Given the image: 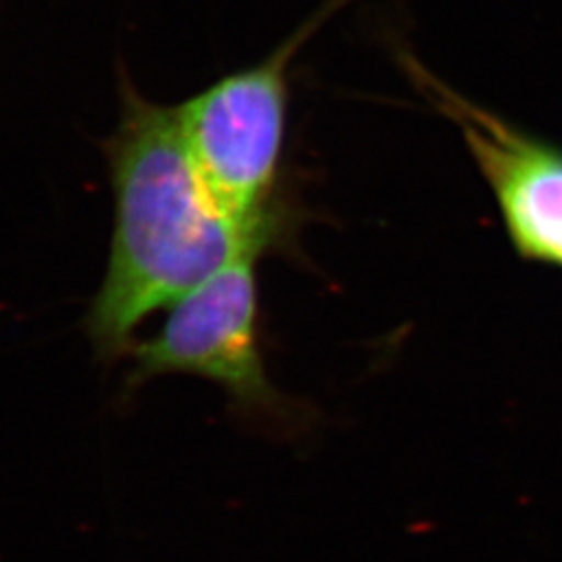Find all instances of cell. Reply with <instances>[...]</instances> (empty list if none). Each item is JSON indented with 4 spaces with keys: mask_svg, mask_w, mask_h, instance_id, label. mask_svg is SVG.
Wrapping results in <instances>:
<instances>
[{
    "mask_svg": "<svg viewBox=\"0 0 562 562\" xmlns=\"http://www.w3.org/2000/svg\"><path fill=\"white\" fill-rule=\"evenodd\" d=\"M346 0L276 48L267 59L229 74L176 106L181 138L206 188L223 209L252 220L273 206L288 121V69L296 50Z\"/></svg>",
    "mask_w": 562,
    "mask_h": 562,
    "instance_id": "7a4b0ae2",
    "label": "cell"
},
{
    "mask_svg": "<svg viewBox=\"0 0 562 562\" xmlns=\"http://www.w3.org/2000/svg\"><path fill=\"white\" fill-rule=\"evenodd\" d=\"M104 155L115 223L86 331L97 355L113 361L127 357L155 311L173 306L225 267L276 248L285 217L271 209L240 220L223 209L183 144L176 106L148 101L130 80L121 86L120 121Z\"/></svg>",
    "mask_w": 562,
    "mask_h": 562,
    "instance_id": "6da1fadb",
    "label": "cell"
},
{
    "mask_svg": "<svg viewBox=\"0 0 562 562\" xmlns=\"http://www.w3.org/2000/svg\"><path fill=\"white\" fill-rule=\"evenodd\" d=\"M257 261L215 273L176 302L157 336L136 341L127 385L186 373L217 383L244 413L273 411L280 396L265 373L259 346Z\"/></svg>",
    "mask_w": 562,
    "mask_h": 562,
    "instance_id": "3957f363",
    "label": "cell"
},
{
    "mask_svg": "<svg viewBox=\"0 0 562 562\" xmlns=\"http://www.w3.org/2000/svg\"><path fill=\"white\" fill-rule=\"evenodd\" d=\"M427 99L461 132L525 259L562 267V150L522 134L503 117L411 65Z\"/></svg>",
    "mask_w": 562,
    "mask_h": 562,
    "instance_id": "277c9868",
    "label": "cell"
}]
</instances>
